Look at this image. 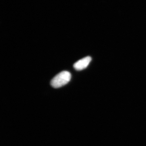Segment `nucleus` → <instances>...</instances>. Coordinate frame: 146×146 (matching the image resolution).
<instances>
[{
  "mask_svg": "<svg viewBox=\"0 0 146 146\" xmlns=\"http://www.w3.org/2000/svg\"><path fill=\"white\" fill-rule=\"evenodd\" d=\"M92 58L90 56H86L79 60L74 65V67L77 71L82 70L87 68L91 62Z\"/></svg>",
  "mask_w": 146,
  "mask_h": 146,
  "instance_id": "f03ea898",
  "label": "nucleus"
},
{
  "mask_svg": "<svg viewBox=\"0 0 146 146\" xmlns=\"http://www.w3.org/2000/svg\"><path fill=\"white\" fill-rule=\"evenodd\" d=\"M71 79L70 73L63 71L58 74L51 81V85L54 88H60L67 84Z\"/></svg>",
  "mask_w": 146,
  "mask_h": 146,
  "instance_id": "f257e3e1",
  "label": "nucleus"
}]
</instances>
